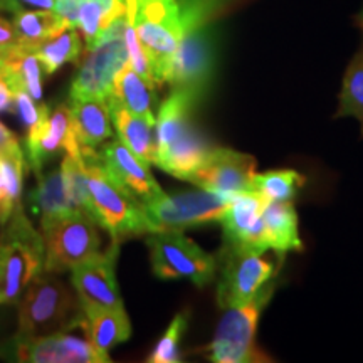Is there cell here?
I'll return each mask as SVG.
<instances>
[{"instance_id": "obj_1", "label": "cell", "mask_w": 363, "mask_h": 363, "mask_svg": "<svg viewBox=\"0 0 363 363\" xmlns=\"http://www.w3.org/2000/svg\"><path fill=\"white\" fill-rule=\"evenodd\" d=\"M43 234L17 207L0 238V305H17L26 288L44 269Z\"/></svg>"}, {"instance_id": "obj_2", "label": "cell", "mask_w": 363, "mask_h": 363, "mask_svg": "<svg viewBox=\"0 0 363 363\" xmlns=\"http://www.w3.org/2000/svg\"><path fill=\"white\" fill-rule=\"evenodd\" d=\"M81 303L52 272L38 276L19 299L17 340L48 337L79 326Z\"/></svg>"}, {"instance_id": "obj_3", "label": "cell", "mask_w": 363, "mask_h": 363, "mask_svg": "<svg viewBox=\"0 0 363 363\" xmlns=\"http://www.w3.org/2000/svg\"><path fill=\"white\" fill-rule=\"evenodd\" d=\"M135 11L136 4L125 13L115 17L98 43L86 51V56L81 59L79 69L71 83L69 99H108L110 96L118 72L130 61L126 27L135 17Z\"/></svg>"}, {"instance_id": "obj_4", "label": "cell", "mask_w": 363, "mask_h": 363, "mask_svg": "<svg viewBox=\"0 0 363 363\" xmlns=\"http://www.w3.org/2000/svg\"><path fill=\"white\" fill-rule=\"evenodd\" d=\"M83 160L98 225L108 230L113 240L128 235L150 234L142 201L108 174L99 160V152L96 157Z\"/></svg>"}, {"instance_id": "obj_5", "label": "cell", "mask_w": 363, "mask_h": 363, "mask_svg": "<svg viewBox=\"0 0 363 363\" xmlns=\"http://www.w3.org/2000/svg\"><path fill=\"white\" fill-rule=\"evenodd\" d=\"M276 276L262 286L256 296L242 305L225 308L214 340L211 343V360L216 363H262L271 358L254 343L262 311L274 296Z\"/></svg>"}, {"instance_id": "obj_6", "label": "cell", "mask_w": 363, "mask_h": 363, "mask_svg": "<svg viewBox=\"0 0 363 363\" xmlns=\"http://www.w3.org/2000/svg\"><path fill=\"white\" fill-rule=\"evenodd\" d=\"M135 30L148 59L153 83L165 84L184 38L175 0H136Z\"/></svg>"}, {"instance_id": "obj_7", "label": "cell", "mask_w": 363, "mask_h": 363, "mask_svg": "<svg viewBox=\"0 0 363 363\" xmlns=\"http://www.w3.org/2000/svg\"><path fill=\"white\" fill-rule=\"evenodd\" d=\"M217 67L216 24L184 34L172 62L169 83L199 106L212 88Z\"/></svg>"}, {"instance_id": "obj_8", "label": "cell", "mask_w": 363, "mask_h": 363, "mask_svg": "<svg viewBox=\"0 0 363 363\" xmlns=\"http://www.w3.org/2000/svg\"><path fill=\"white\" fill-rule=\"evenodd\" d=\"M230 199L199 189L190 192L167 195L165 192L143 203L150 234L182 230L190 227L220 222Z\"/></svg>"}, {"instance_id": "obj_9", "label": "cell", "mask_w": 363, "mask_h": 363, "mask_svg": "<svg viewBox=\"0 0 363 363\" xmlns=\"http://www.w3.org/2000/svg\"><path fill=\"white\" fill-rule=\"evenodd\" d=\"M152 271L160 279H189L207 286L216 278L217 257L203 251L179 230L148 234Z\"/></svg>"}, {"instance_id": "obj_10", "label": "cell", "mask_w": 363, "mask_h": 363, "mask_svg": "<svg viewBox=\"0 0 363 363\" xmlns=\"http://www.w3.org/2000/svg\"><path fill=\"white\" fill-rule=\"evenodd\" d=\"M40 230L45 249L44 269L48 272L71 271L101 252L98 224L79 211L40 227Z\"/></svg>"}, {"instance_id": "obj_11", "label": "cell", "mask_w": 363, "mask_h": 363, "mask_svg": "<svg viewBox=\"0 0 363 363\" xmlns=\"http://www.w3.org/2000/svg\"><path fill=\"white\" fill-rule=\"evenodd\" d=\"M217 269V303L222 310L252 299L262 286L278 276V269L262 254L230 246L222 247Z\"/></svg>"}, {"instance_id": "obj_12", "label": "cell", "mask_w": 363, "mask_h": 363, "mask_svg": "<svg viewBox=\"0 0 363 363\" xmlns=\"http://www.w3.org/2000/svg\"><path fill=\"white\" fill-rule=\"evenodd\" d=\"M256 165V158L249 153L212 147L189 182L199 189L233 199L234 195L251 192Z\"/></svg>"}, {"instance_id": "obj_13", "label": "cell", "mask_w": 363, "mask_h": 363, "mask_svg": "<svg viewBox=\"0 0 363 363\" xmlns=\"http://www.w3.org/2000/svg\"><path fill=\"white\" fill-rule=\"evenodd\" d=\"M118 252L120 244L113 240L110 249L71 269V283L83 310L123 308V299L116 284Z\"/></svg>"}, {"instance_id": "obj_14", "label": "cell", "mask_w": 363, "mask_h": 363, "mask_svg": "<svg viewBox=\"0 0 363 363\" xmlns=\"http://www.w3.org/2000/svg\"><path fill=\"white\" fill-rule=\"evenodd\" d=\"M266 203L264 199L252 190L230 199L220 219L224 229V246L259 254L269 251L266 242L264 220H262Z\"/></svg>"}, {"instance_id": "obj_15", "label": "cell", "mask_w": 363, "mask_h": 363, "mask_svg": "<svg viewBox=\"0 0 363 363\" xmlns=\"http://www.w3.org/2000/svg\"><path fill=\"white\" fill-rule=\"evenodd\" d=\"M26 152L35 174H40L45 163L59 155L69 153L72 157H81L72 130L69 104H57L38 130L27 131Z\"/></svg>"}, {"instance_id": "obj_16", "label": "cell", "mask_w": 363, "mask_h": 363, "mask_svg": "<svg viewBox=\"0 0 363 363\" xmlns=\"http://www.w3.org/2000/svg\"><path fill=\"white\" fill-rule=\"evenodd\" d=\"M16 360L33 363H101L110 362V357L98 352L88 340L67 335L66 331L48 337L17 340Z\"/></svg>"}, {"instance_id": "obj_17", "label": "cell", "mask_w": 363, "mask_h": 363, "mask_svg": "<svg viewBox=\"0 0 363 363\" xmlns=\"http://www.w3.org/2000/svg\"><path fill=\"white\" fill-rule=\"evenodd\" d=\"M99 160L113 179L120 182L142 202L163 194L160 185L150 172L148 163L140 160L120 138L104 143L99 148Z\"/></svg>"}, {"instance_id": "obj_18", "label": "cell", "mask_w": 363, "mask_h": 363, "mask_svg": "<svg viewBox=\"0 0 363 363\" xmlns=\"http://www.w3.org/2000/svg\"><path fill=\"white\" fill-rule=\"evenodd\" d=\"M72 130L79 145L81 157H91L113 136L108 99H69Z\"/></svg>"}, {"instance_id": "obj_19", "label": "cell", "mask_w": 363, "mask_h": 363, "mask_svg": "<svg viewBox=\"0 0 363 363\" xmlns=\"http://www.w3.org/2000/svg\"><path fill=\"white\" fill-rule=\"evenodd\" d=\"M155 86L152 79L138 74L128 62L115 78L113 91L108 96V104L121 106L136 116L157 123V108L160 106H158Z\"/></svg>"}, {"instance_id": "obj_20", "label": "cell", "mask_w": 363, "mask_h": 363, "mask_svg": "<svg viewBox=\"0 0 363 363\" xmlns=\"http://www.w3.org/2000/svg\"><path fill=\"white\" fill-rule=\"evenodd\" d=\"M211 148V145L192 123L187 130L182 131L179 138H175L169 147L157 152L155 165L177 179L189 182L195 170L206 160Z\"/></svg>"}, {"instance_id": "obj_21", "label": "cell", "mask_w": 363, "mask_h": 363, "mask_svg": "<svg viewBox=\"0 0 363 363\" xmlns=\"http://www.w3.org/2000/svg\"><path fill=\"white\" fill-rule=\"evenodd\" d=\"M79 328L98 352L108 355L113 347L131 337L130 318L125 308H94L83 310Z\"/></svg>"}, {"instance_id": "obj_22", "label": "cell", "mask_w": 363, "mask_h": 363, "mask_svg": "<svg viewBox=\"0 0 363 363\" xmlns=\"http://www.w3.org/2000/svg\"><path fill=\"white\" fill-rule=\"evenodd\" d=\"M266 242L283 259L289 251H303L298 214L293 202H267L262 212Z\"/></svg>"}, {"instance_id": "obj_23", "label": "cell", "mask_w": 363, "mask_h": 363, "mask_svg": "<svg viewBox=\"0 0 363 363\" xmlns=\"http://www.w3.org/2000/svg\"><path fill=\"white\" fill-rule=\"evenodd\" d=\"M110 106V104H108ZM111 123L118 138L135 153L140 160L155 165L157 162V133L155 123L126 111L121 106H110Z\"/></svg>"}, {"instance_id": "obj_24", "label": "cell", "mask_w": 363, "mask_h": 363, "mask_svg": "<svg viewBox=\"0 0 363 363\" xmlns=\"http://www.w3.org/2000/svg\"><path fill=\"white\" fill-rule=\"evenodd\" d=\"M38 187H35L29 195L30 208L35 216L39 217L40 227L49 225L51 222L61 219L74 208L71 206L69 197L65 184L62 170H49L38 174Z\"/></svg>"}, {"instance_id": "obj_25", "label": "cell", "mask_w": 363, "mask_h": 363, "mask_svg": "<svg viewBox=\"0 0 363 363\" xmlns=\"http://www.w3.org/2000/svg\"><path fill=\"white\" fill-rule=\"evenodd\" d=\"M81 51H83V43H81L78 27L66 24V22L57 27L38 48L33 49L45 74H54L66 62L78 61Z\"/></svg>"}, {"instance_id": "obj_26", "label": "cell", "mask_w": 363, "mask_h": 363, "mask_svg": "<svg viewBox=\"0 0 363 363\" xmlns=\"http://www.w3.org/2000/svg\"><path fill=\"white\" fill-rule=\"evenodd\" d=\"M12 24L17 44L27 51H33L65 22L54 11H27L17 13Z\"/></svg>"}, {"instance_id": "obj_27", "label": "cell", "mask_w": 363, "mask_h": 363, "mask_svg": "<svg viewBox=\"0 0 363 363\" xmlns=\"http://www.w3.org/2000/svg\"><path fill=\"white\" fill-rule=\"evenodd\" d=\"M184 34L216 24L242 0H175Z\"/></svg>"}, {"instance_id": "obj_28", "label": "cell", "mask_w": 363, "mask_h": 363, "mask_svg": "<svg viewBox=\"0 0 363 363\" xmlns=\"http://www.w3.org/2000/svg\"><path fill=\"white\" fill-rule=\"evenodd\" d=\"M305 182V177L296 170H269L254 174L252 192L261 195L266 202H293Z\"/></svg>"}, {"instance_id": "obj_29", "label": "cell", "mask_w": 363, "mask_h": 363, "mask_svg": "<svg viewBox=\"0 0 363 363\" xmlns=\"http://www.w3.org/2000/svg\"><path fill=\"white\" fill-rule=\"evenodd\" d=\"M61 170L62 177H65L67 197H69L72 208L83 212V214L96 222V214H94V206L93 201H91L88 175H86L83 157H72L69 153H66L65 158H62Z\"/></svg>"}, {"instance_id": "obj_30", "label": "cell", "mask_w": 363, "mask_h": 363, "mask_svg": "<svg viewBox=\"0 0 363 363\" xmlns=\"http://www.w3.org/2000/svg\"><path fill=\"white\" fill-rule=\"evenodd\" d=\"M337 116H352L362 126L363 136V49L353 57L343 76Z\"/></svg>"}, {"instance_id": "obj_31", "label": "cell", "mask_w": 363, "mask_h": 363, "mask_svg": "<svg viewBox=\"0 0 363 363\" xmlns=\"http://www.w3.org/2000/svg\"><path fill=\"white\" fill-rule=\"evenodd\" d=\"M24 167L26 158L22 153V148L13 150V152L0 155V170H2L4 180H6L7 190V202L11 206L12 212L17 207H22L21 195H22V180H24Z\"/></svg>"}, {"instance_id": "obj_32", "label": "cell", "mask_w": 363, "mask_h": 363, "mask_svg": "<svg viewBox=\"0 0 363 363\" xmlns=\"http://www.w3.org/2000/svg\"><path fill=\"white\" fill-rule=\"evenodd\" d=\"M187 330V316L184 313L177 315L172 323L169 325L163 337L158 340V343L150 353L148 362L150 363H177L180 362V340L184 337V331Z\"/></svg>"}, {"instance_id": "obj_33", "label": "cell", "mask_w": 363, "mask_h": 363, "mask_svg": "<svg viewBox=\"0 0 363 363\" xmlns=\"http://www.w3.org/2000/svg\"><path fill=\"white\" fill-rule=\"evenodd\" d=\"M56 0H0V11L13 16L27 11H54Z\"/></svg>"}, {"instance_id": "obj_34", "label": "cell", "mask_w": 363, "mask_h": 363, "mask_svg": "<svg viewBox=\"0 0 363 363\" xmlns=\"http://www.w3.org/2000/svg\"><path fill=\"white\" fill-rule=\"evenodd\" d=\"M54 12H56L62 19V22H66V24L78 26V17H79L78 0H56Z\"/></svg>"}, {"instance_id": "obj_35", "label": "cell", "mask_w": 363, "mask_h": 363, "mask_svg": "<svg viewBox=\"0 0 363 363\" xmlns=\"http://www.w3.org/2000/svg\"><path fill=\"white\" fill-rule=\"evenodd\" d=\"M16 45L19 44H17L13 24H11L7 19H4V17H0V54L11 51Z\"/></svg>"}, {"instance_id": "obj_36", "label": "cell", "mask_w": 363, "mask_h": 363, "mask_svg": "<svg viewBox=\"0 0 363 363\" xmlns=\"http://www.w3.org/2000/svg\"><path fill=\"white\" fill-rule=\"evenodd\" d=\"M17 148H21V143L19 140H17V136L13 135L6 125L0 123V155L13 152V150Z\"/></svg>"}, {"instance_id": "obj_37", "label": "cell", "mask_w": 363, "mask_h": 363, "mask_svg": "<svg viewBox=\"0 0 363 363\" xmlns=\"http://www.w3.org/2000/svg\"><path fill=\"white\" fill-rule=\"evenodd\" d=\"M12 214V208L7 202V190H6V180H4L2 170H0V222L6 224L9 217Z\"/></svg>"}, {"instance_id": "obj_38", "label": "cell", "mask_w": 363, "mask_h": 363, "mask_svg": "<svg viewBox=\"0 0 363 363\" xmlns=\"http://www.w3.org/2000/svg\"><path fill=\"white\" fill-rule=\"evenodd\" d=\"M13 104V93L12 89L9 88V84L6 83V79L0 76V111L6 110H12Z\"/></svg>"}, {"instance_id": "obj_39", "label": "cell", "mask_w": 363, "mask_h": 363, "mask_svg": "<svg viewBox=\"0 0 363 363\" xmlns=\"http://www.w3.org/2000/svg\"><path fill=\"white\" fill-rule=\"evenodd\" d=\"M358 24H360V27L363 29V7H362V12L360 16H358Z\"/></svg>"}]
</instances>
